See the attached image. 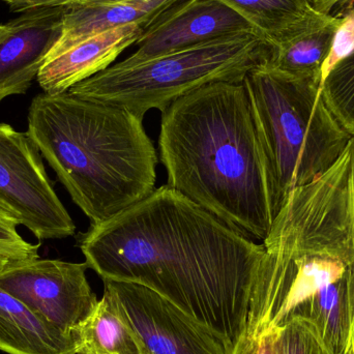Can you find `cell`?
I'll return each mask as SVG.
<instances>
[{
	"instance_id": "1",
	"label": "cell",
	"mask_w": 354,
	"mask_h": 354,
	"mask_svg": "<svg viewBox=\"0 0 354 354\" xmlns=\"http://www.w3.org/2000/svg\"><path fill=\"white\" fill-rule=\"evenodd\" d=\"M79 247L103 281L151 289L232 351L245 333L263 245L167 185L91 225Z\"/></svg>"
},
{
	"instance_id": "2",
	"label": "cell",
	"mask_w": 354,
	"mask_h": 354,
	"mask_svg": "<svg viewBox=\"0 0 354 354\" xmlns=\"http://www.w3.org/2000/svg\"><path fill=\"white\" fill-rule=\"evenodd\" d=\"M168 187L251 239L272 222L261 145L243 81L205 85L162 112Z\"/></svg>"
},
{
	"instance_id": "3",
	"label": "cell",
	"mask_w": 354,
	"mask_h": 354,
	"mask_svg": "<svg viewBox=\"0 0 354 354\" xmlns=\"http://www.w3.org/2000/svg\"><path fill=\"white\" fill-rule=\"evenodd\" d=\"M27 134L74 203L101 224L156 189L157 151L143 118L72 93H39Z\"/></svg>"
},
{
	"instance_id": "4",
	"label": "cell",
	"mask_w": 354,
	"mask_h": 354,
	"mask_svg": "<svg viewBox=\"0 0 354 354\" xmlns=\"http://www.w3.org/2000/svg\"><path fill=\"white\" fill-rule=\"evenodd\" d=\"M348 191L322 174L291 192L272 222L250 295L245 334L281 330L354 268Z\"/></svg>"
},
{
	"instance_id": "5",
	"label": "cell",
	"mask_w": 354,
	"mask_h": 354,
	"mask_svg": "<svg viewBox=\"0 0 354 354\" xmlns=\"http://www.w3.org/2000/svg\"><path fill=\"white\" fill-rule=\"evenodd\" d=\"M243 83L274 218L291 192L328 171L353 136L326 105L317 79L295 78L264 64L252 70Z\"/></svg>"
},
{
	"instance_id": "6",
	"label": "cell",
	"mask_w": 354,
	"mask_h": 354,
	"mask_svg": "<svg viewBox=\"0 0 354 354\" xmlns=\"http://www.w3.org/2000/svg\"><path fill=\"white\" fill-rule=\"evenodd\" d=\"M272 44L257 31L239 33L132 66L113 64L68 93L111 104L145 118L163 112L181 97L216 82H241L266 64Z\"/></svg>"
},
{
	"instance_id": "7",
	"label": "cell",
	"mask_w": 354,
	"mask_h": 354,
	"mask_svg": "<svg viewBox=\"0 0 354 354\" xmlns=\"http://www.w3.org/2000/svg\"><path fill=\"white\" fill-rule=\"evenodd\" d=\"M0 209L37 239L73 236L76 225L50 180L43 157L26 133L0 124Z\"/></svg>"
},
{
	"instance_id": "8",
	"label": "cell",
	"mask_w": 354,
	"mask_h": 354,
	"mask_svg": "<svg viewBox=\"0 0 354 354\" xmlns=\"http://www.w3.org/2000/svg\"><path fill=\"white\" fill-rule=\"evenodd\" d=\"M86 262L37 258L10 263L0 274V288L62 332L74 335L97 306L87 280Z\"/></svg>"
},
{
	"instance_id": "9",
	"label": "cell",
	"mask_w": 354,
	"mask_h": 354,
	"mask_svg": "<svg viewBox=\"0 0 354 354\" xmlns=\"http://www.w3.org/2000/svg\"><path fill=\"white\" fill-rule=\"evenodd\" d=\"M104 286L145 354L232 353L220 337L151 289L110 280Z\"/></svg>"
},
{
	"instance_id": "10",
	"label": "cell",
	"mask_w": 354,
	"mask_h": 354,
	"mask_svg": "<svg viewBox=\"0 0 354 354\" xmlns=\"http://www.w3.org/2000/svg\"><path fill=\"white\" fill-rule=\"evenodd\" d=\"M251 31L256 30L220 0H177L145 25L134 51L116 64L132 66Z\"/></svg>"
},
{
	"instance_id": "11",
	"label": "cell",
	"mask_w": 354,
	"mask_h": 354,
	"mask_svg": "<svg viewBox=\"0 0 354 354\" xmlns=\"http://www.w3.org/2000/svg\"><path fill=\"white\" fill-rule=\"evenodd\" d=\"M68 6L25 10L0 39V102L25 95L62 35Z\"/></svg>"
},
{
	"instance_id": "12",
	"label": "cell",
	"mask_w": 354,
	"mask_h": 354,
	"mask_svg": "<svg viewBox=\"0 0 354 354\" xmlns=\"http://www.w3.org/2000/svg\"><path fill=\"white\" fill-rule=\"evenodd\" d=\"M145 25L130 24L100 33L47 60L37 75V82L49 95L66 93L73 86L103 72L118 56L132 47L142 35Z\"/></svg>"
},
{
	"instance_id": "13",
	"label": "cell",
	"mask_w": 354,
	"mask_h": 354,
	"mask_svg": "<svg viewBox=\"0 0 354 354\" xmlns=\"http://www.w3.org/2000/svg\"><path fill=\"white\" fill-rule=\"evenodd\" d=\"M347 21L348 18L322 14L313 8L295 28L272 43L266 66L295 78L322 81L337 37Z\"/></svg>"
},
{
	"instance_id": "14",
	"label": "cell",
	"mask_w": 354,
	"mask_h": 354,
	"mask_svg": "<svg viewBox=\"0 0 354 354\" xmlns=\"http://www.w3.org/2000/svg\"><path fill=\"white\" fill-rule=\"evenodd\" d=\"M177 0H132L95 6H68L62 35L47 60L100 33L130 24L147 25ZM46 60V62H47Z\"/></svg>"
},
{
	"instance_id": "15",
	"label": "cell",
	"mask_w": 354,
	"mask_h": 354,
	"mask_svg": "<svg viewBox=\"0 0 354 354\" xmlns=\"http://www.w3.org/2000/svg\"><path fill=\"white\" fill-rule=\"evenodd\" d=\"M0 351L8 354H76L74 335L46 322L0 288Z\"/></svg>"
},
{
	"instance_id": "16",
	"label": "cell",
	"mask_w": 354,
	"mask_h": 354,
	"mask_svg": "<svg viewBox=\"0 0 354 354\" xmlns=\"http://www.w3.org/2000/svg\"><path fill=\"white\" fill-rule=\"evenodd\" d=\"M76 354H145L138 337L109 295L74 332Z\"/></svg>"
},
{
	"instance_id": "17",
	"label": "cell",
	"mask_w": 354,
	"mask_h": 354,
	"mask_svg": "<svg viewBox=\"0 0 354 354\" xmlns=\"http://www.w3.org/2000/svg\"><path fill=\"white\" fill-rule=\"evenodd\" d=\"M270 44L301 23L313 8L308 0H220Z\"/></svg>"
},
{
	"instance_id": "18",
	"label": "cell",
	"mask_w": 354,
	"mask_h": 354,
	"mask_svg": "<svg viewBox=\"0 0 354 354\" xmlns=\"http://www.w3.org/2000/svg\"><path fill=\"white\" fill-rule=\"evenodd\" d=\"M320 88L330 111L354 137V45L330 66Z\"/></svg>"
},
{
	"instance_id": "19",
	"label": "cell",
	"mask_w": 354,
	"mask_h": 354,
	"mask_svg": "<svg viewBox=\"0 0 354 354\" xmlns=\"http://www.w3.org/2000/svg\"><path fill=\"white\" fill-rule=\"evenodd\" d=\"M282 354H333L317 326L306 317H295L280 330Z\"/></svg>"
},
{
	"instance_id": "20",
	"label": "cell",
	"mask_w": 354,
	"mask_h": 354,
	"mask_svg": "<svg viewBox=\"0 0 354 354\" xmlns=\"http://www.w3.org/2000/svg\"><path fill=\"white\" fill-rule=\"evenodd\" d=\"M18 226L15 218L0 209V255L14 263L37 259L41 245L25 241L17 230Z\"/></svg>"
},
{
	"instance_id": "21",
	"label": "cell",
	"mask_w": 354,
	"mask_h": 354,
	"mask_svg": "<svg viewBox=\"0 0 354 354\" xmlns=\"http://www.w3.org/2000/svg\"><path fill=\"white\" fill-rule=\"evenodd\" d=\"M231 354H282L280 330L264 333L256 337L243 333Z\"/></svg>"
},
{
	"instance_id": "22",
	"label": "cell",
	"mask_w": 354,
	"mask_h": 354,
	"mask_svg": "<svg viewBox=\"0 0 354 354\" xmlns=\"http://www.w3.org/2000/svg\"><path fill=\"white\" fill-rule=\"evenodd\" d=\"M10 6L14 12H25L32 8H46V6H66L71 0H0Z\"/></svg>"
},
{
	"instance_id": "23",
	"label": "cell",
	"mask_w": 354,
	"mask_h": 354,
	"mask_svg": "<svg viewBox=\"0 0 354 354\" xmlns=\"http://www.w3.org/2000/svg\"><path fill=\"white\" fill-rule=\"evenodd\" d=\"M351 147V172H349V206H351V220H353V235L354 247V137L349 142Z\"/></svg>"
},
{
	"instance_id": "24",
	"label": "cell",
	"mask_w": 354,
	"mask_h": 354,
	"mask_svg": "<svg viewBox=\"0 0 354 354\" xmlns=\"http://www.w3.org/2000/svg\"><path fill=\"white\" fill-rule=\"evenodd\" d=\"M311 4L312 8L317 12L322 14H330V10L338 6V4H344L347 2L354 1V0H308Z\"/></svg>"
},
{
	"instance_id": "25",
	"label": "cell",
	"mask_w": 354,
	"mask_h": 354,
	"mask_svg": "<svg viewBox=\"0 0 354 354\" xmlns=\"http://www.w3.org/2000/svg\"><path fill=\"white\" fill-rule=\"evenodd\" d=\"M132 1V0H71L68 6H95L104 4L118 3V2Z\"/></svg>"
},
{
	"instance_id": "26",
	"label": "cell",
	"mask_w": 354,
	"mask_h": 354,
	"mask_svg": "<svg viewBox=\"0 0 354 354\" xmlns=\"http://www.w3.org/2000/svg\"><path fill=\"white\" fill-rule=\"evenodd\" d=\"M10 263H14V262L8 260V258L4 257V256L0 255V274L10 266Z\"/></svg>"
},
{
	"instance_id": "27",
	"label": "cell",
	"mask_w": 354,
	"mask_h": 354,
	"mask_svg": "<svg viewBox=\"0 0 354 354\" xmlns=\"http://www.w3.org/2000/svg\"><path fill=\"white\" fill-rule=\"evenodd\" d=\"M351 346H353V353L354 354V297H353V316H351Z\"/></svg>"
},
{
	"instance_id": "28",
	"label": "cell",
	"mask_w": 354,
	"mask_h": 354,
	"mask_svg": "<svg viewBox=\"0 0 354 354\" xmlns=\"http://www.w3.org/2000/svg\"><path fill=\"white\" fill-rule=\"evenodd\" d=\"M8 23H6V24H0V39H1L2 37H4V35H6V31H8Z\"/></svg>"
}]
</instances>
